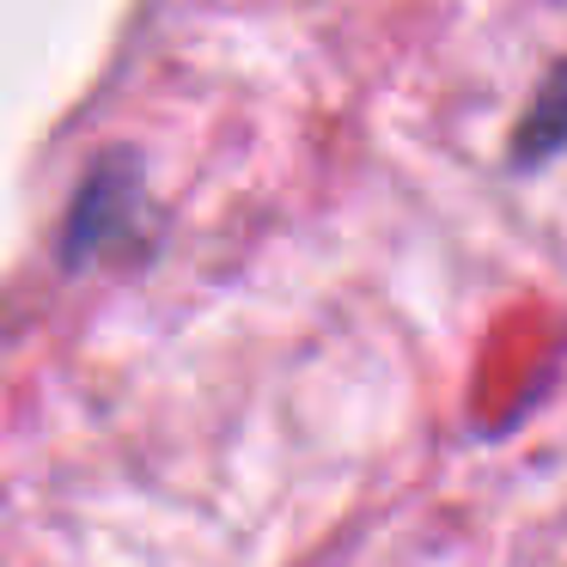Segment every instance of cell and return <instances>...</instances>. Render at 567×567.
I'll list each match as a JSON object with an SVG mask.
<instances>
[{"instance_id": "obj_1", "label": "cell", "mask_w": 567, "mask_h": 567, "mask_svg": "<svg viewBox=\"0 0 567 567\" xmlns=\"http://www.w3.org/2000/svg\"><path fill=\"white\" fill-rule=\"evenodd\" d=\"M128 202H135V172L123 177V159L99 165V172L86 177L74 214H68V238H62V262H68V269H80L104 238L123 233V226H128Z\"/></svg>"}]
</instances>
